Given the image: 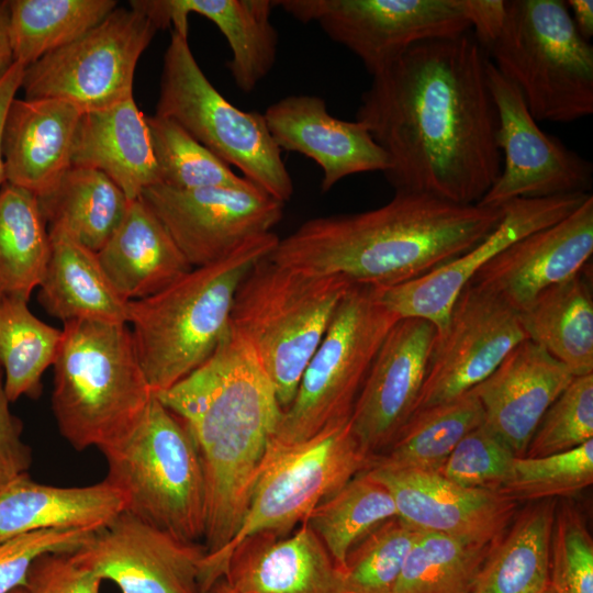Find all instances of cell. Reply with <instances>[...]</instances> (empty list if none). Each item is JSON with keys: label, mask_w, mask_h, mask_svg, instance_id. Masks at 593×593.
<instances>
[{"label": "cell", "mask_w": 593, "mask_h": 593, "mask_svg": "<svg viewBox=\"0 0 593 593\" xmlns=\"http://www.w3.org/2000/svg\"><path fill=\"white\" fill-rule=\"evenodd\" d=\"M485 49L469 31L415 44L371 76L356 121L389 158L395 192L475 204L502 170Z\"/></svg>", "instance_id": "1"}, {"label": "cell", "mask_w": 593, "mask_h": 593, "mask_svg": "<svg viewBox=\"0 0 593 593\" xmlns=\"http://www.w3.org/2000/svg\"><path fill=\"white\" fill-rule=\"evenodd\" d=\"M502 217V206L395 192L372 210L305 221L279 238L268 257L291 269L384 289L418 279L469 251Z\"/></svg>", "instance_id": "2"}, {"label": "cell", "mask_w": 593, "mask_h": 593, "mask_svg": "<svg viewBox=\"0 0 593 593\" xmlns=\"http://www.w3.org/2000/svg\"><path fill=\"white\" fill-rule=\"evenodd\" d=\"M155 395L197 444L208 496L202 545L211 558L242 525L282 410L255 353L232 326L206 361Z\"/></svg>", "instance_id": "3"}, {"label": "cell", "mask_w": 593, "mask_h": 593, "mask_svg": "<svg viewBox=\"0 0 593 593\" xmlns=\"http://www.w3.org/2000/svg\"><path fill=\"white\" fill-rule=\"evenodd\" d=\"M278 242L273 232L250 238L224 258L192 268L159 292L127 302V325L155 394L182 380L214 353L231 327L239 283Z\"/></svg>", "instance_id": "4"}, {"label": "cell", "mask_w": 593, "mask_h": 593, "mask_svg": "<svg viewBox=\"0 0 593 593\" xmlns=\"http://www.w3.org/2000/svg\"><path fill=\"white\" fill-rule=\"evenodd\" d=\"M53 368V414L76 450L121 441L155 396L127 323H63Z\"/></svg>", "instance_id": "5"}, {"label": "cell", "mask_w": 593, "mask_h": 593, "mask_svg": "<svg viewBox=\"0 0 593 593\" xmlns=\"http://www.w3.org/2000/svg\"><path fill=\"white\" fill-rule=\"evenodd\" d=\"M268 256L239 283L231 326L255 353L283 411L353 283L291 269Z\"/></svg>", "instance_id": "6"}, {"label": "cell", "mask_w": 593, "mask_h": 593, "mask_svg": "<svg viewBox=\"0 0 593 593\" xmlns=\"http://www.w3.org/2000/svg\"><path fill=\"white\" fill-rule=\"evenodd\" d=\"M536 122L570 123L593 113V46L563 0H505L502 26L485 48Z\"/></svg>", "instance_id": "7"}, {"label": "cell", "mask_w": 593, "mask_h": 593, "mask_svg": "<svg viewBox=\"0 0 593 593\" xmlns=\"http://www.w3.org/2000/svg\"><path fill=\"white\" fill-rule=\"evenodd\" d=\"M105 480L125 512L190 544H203L208 496L202 460L189 428L156 395L136 427L102 450Z\"/></svg>", "instance_id": "8"}, {"label": "cell", "mask_w": 593, "mask_h": 593, "mask_svg": "<svg viewBox=\"0 0 593 593\" xmlns=\"http://www.w3.org/2000/svg\"><path fill=\"white\" fill-rule=\"evenodd\" d=\"M155 115L169 119L270 197L286 203L294 187L264 114L230 103L210 82L184 37L171 32Z\"/></svg>", "instance_id": "9"}, {"label": "cell", "mask_w": 593, "mask_h": 593, "mask_svg": "<svg viewBox=\"0 0 593 593\" xmlns=\"http://www.w3.org/2000/svg\"><path fill=\"white\" fill-rule=\"evenodd\" d=\"M399 318L382 304L377 288L353 284L310 359L292 403L282 411L275 439L286 445L304 441L348 421L371 365Z\"/></svg>", "instance_id": "10"}, {"label": "cell", "mask_w": 593, "mask_h": 593, "mask_svg": "<svg viewBox=\"0 0 593 593\" xmlns=\"http://www.w3.org/2000/svg\"><path fill=\"white\" fill-rule=\"evenodd\" d=\"M371 459L356 439L350 418L304 441L286 445L273 438L237 534L217 555L205 557L208 589L223 579L238 542L261 532L293 530L322 501L369 469Z\"/></svg>", "instance_id": "11"}, {"label": "cell", "mask_w": 593, "mask_h": 593, "mask_svg": "<svg viewBox=\"0 0 593 593\" xmlns=\"http://www.w3.org/2000/svg\"><path fill=\"white\" fill-rule=\"evenodd\" d=\"M158 31L134 8H115L86 34L24 69L25 99H60L83 112L133 97L137 61Z\"/></svg>", "instance_id": "12"}, {"label": "cell", "mask_w": 593, "mask_h": 593, "mask_svg": "<svg viewBox=\"0 0 593 593\" xmlns=\"http://www.w3.org/2000/svg\"><path fill=\"white\" fill-rule=\"evenodd\" d=\"M295 20L315 22L373 76L421 42L471 31L467 0H279Z\"/></svg>", "instance_id": "13"}, {"label": "cell", "mask_w": 593, "mask_h": 593, "mask_svg": "<svg viewBox=\"0 0 593 593\" xmlns=\"http://www.w3.org/2000/svg\"><path fill=\"white\" fill-rule=\"evenodd\" d=\"M141 199L192 268L213 264L250 238L272 232L284 206L253 182L194 190L157 183Z\"/></svg>", "instance_id": "14"}, {"label": "cell", "mask_w": 593, "mask_h": 593, "mask_svg": "<svg viewBox=\"0 0 593 593\" xmlns=\"http://www.w3.org/2000/svg\"><path fill=\"white\" fill-rule=\"evenodd\" d=\"M488 83L497 116V146L502 170L478 204L501 206L514 199L590 193L591 161L544 132L529 113L519 91L490 61Z\"/></svg>", "instance_id": "15"}, {"label": "cell", "mask_w": 593, "mask_h": 593, "mask_svg": "<svg viewBox=\"0 0 593 593\" xmlns=\"http://www.w3.org/2000/svg\"><path fill=\"white\" fill-rule=\"evenodd\" d=\"M526 338L517 311L467 284L437 335L415 412L469 392Z\"/></svg>", "instance_id": "16"}, {"label": "cell", "mask_w": 593, "mask_h": 593, "mask_svg": "<svg viewBox=\"0 0 593 593\" xmlns=\"http://www.w3.org/2000/svg\"><path fill=\"white\" fill-rule=\"evenodd\" d=\"M122 593H209L206 551L123 512L70 553Z\"/></svg>", "instance_id": "17"}, {"label": "cell", "mask_w": 593, "mask_h": 593, "mask_svg": "<svg viewBox=\"0 0 593 593\" xmlns=\"http://www.w3.org/2000/svg\"><path fill=\"white\" fill-rule=\"evenodd\" d=\"M437 335L430 321L402 317L385 336L350 415L351 430L371 458L414 414Z\"/></svg>", "instance_id": "18"}, {"label": "cell", "mask_w": 593, "mask_h": 593, "mask_svg": "<svg viewBox=\"0 0 593 593\" xmlns=\"http://www.w3.org/2000/svg\"><path fill=\"white\" fill-rule=\"evenodd\" d=\"M591 193L521 198L501 205L500 224L472 249L406 283L378 289L380 301L402 317H421L445 329L450 310L471 278L491 259L522 237L550 226L578 209Z\"/></svg>", "instance_id": "19"}, {"label": "cell", "mask_w": 593, "mask_h": 593, "mask_svg": "<svg viewBox=\"0 0 593 593\" xmlns=\"http://www.w3.org/2000/svg\"><path fill=\"white\" fill-rule=\"evenodd\" d=\"M593 253L592 194L561 221L514 242L469 281L518 313L546 289L581 272Z\"/></svg>", "instance_id": "20"}, {"label": "cell", "mask_w": 593, "mask_h": 593, "mask_svg": "<svg viewBox=\"0 0 593 593\" xmlns=\"http://www.w3.org/2000/svg\"><path fill=\"white\" fill-rule=\"evenodd\" d=\"M368 470L390 491L398 517L417 529L490 546L500 540L517 513L518 502L504 493L465 488L436 471Z\"/></svg>", "instance_id": "21"}, {"label": "cell", "mask_w": 593, "mask_h": 593, "mask_svg": "<svg viewBox=\"0 0 593 593\" xmlns=\"http://www.w3.org/2000/svg\"><path fill=\"white\" fill-rule=\"evenodd\" d=\"M262 114L281 150L302 154L321 167L322 192L348 176L389 169L385 152L365 125L331 115L320 97L289 96L270 104Z\"/></svg>", "instance_id": "22"}, {"label": "cell", "mask_w": 593, "mask_h": 593, "mask_svg": "<svg viewBox=\"0 0 593 593\" xmlns=\"http://www.w3.org/2000/svg\"><path fill=\"white\" fill-rule=\"evenodd\" d=\"M573 378L563 363L526 338L471 391L482 405L485 427L522 457L542 416Z\"/></svg>", "instance_id": "23"}, {"label": "cell", "mask_w": 593, "mask_h": 593, "mask_svg": "<svg viewBox=\"0 0 593 593\" xmlns=\"http://www.w3.org/2000/svg\"><path fill=\"white\" fill-rule=\"evenodd\" d=\"M222 581L234 593H340V569L305 522L243 539Z\"/></svg>", "instance_id": "24"}, {"label": "cell", "mask_w": 593, "mask_h": 593, "mask_svg": "<svg viewBox=\"0 0 593 593\" xmlns=\"http://www.w3.org/2000/svg\"><path fill=\"white\" fill-rule=\"evenodd\" d=\"M158 30L188 37L189 14L211 21L223 34L232 52L227 68L236 87L253 92L271 71L279 36L271 22L272 0H132Z\"/></svg>", "instance_id": "25"}, {"label": "cell", "mask_w": 593, "mask_h": 593, "mask_svg": "<svg viewBox=\"0 0 593 593\" xmlns=\"http://www.w3.org/2000/svg\"><path fill=\"white\" fill-rule=\"evenodd\" d=\"M81 114L60 99H14L2 132L5 182L45 193L71 167Z\"/></svg>", "instance_id": "26"}, {"label": "cell", "mask_w": 593, "mask_h": 593, "mask_svg": "<svg viewBox=\"0 0 593 593\" xmlns=\"http://www.w3.org/2000/svg\"><path fill=\"white\" fill-rule=\"evenodd\" d=\"M124 511V495L105 479L86 486H55L22 474L0 485V544L49 529L96 533Z\"/></svg>", "instance_id": "27"}, {"label": "cell", "mask_w": 593, "mask_h": 593, "mask_svg": "<svg viewBox=\"0 0 593 593\" xmlns=\"http://www.w3.org/2000/svg\"><path fill=\"white\" fill-rule=\"evenodd\" d=\"M71 166L103 172L130 201L159 183L146 115L133 97L81 114Z\"/></svg>", "instance_id": "28"}, {"label": "cell", "mask_w": 593, "mask_h": 593, "mask_svg": "<svg viewBox=\"0 0 593 593\" xmlns=\"http://www.w3.org/2000/svg\"><path fill=\"white\" fill-rule=\"evenodd\" d=\"M97 256L127 302L159 292L192 269L141 198L130 201L124 217Z\"/></svg>", "instance_id": "29"}, {"label": "cell", "mask_w": 593, "mask_h": 593, "mask_svg": "<svg viewBox=\"0 0 593 593\" xmlns=\"http://www.w3.org/2000/svg\"><path fill=\"white\" fill-rule=\"evenodd\" d=\"M51 251L37 300L63 323H127V301L116 292L98 259L65 232L49 228Z\"/></svg>", "instance_id": "30"}, {"label": "cell", "mask_w": 593, "mask_h": 593, "mask_svg": "<svg viewBox=\"0 0 593 593\" xmlns=\"http://www.w3.org/2000/svg\"><path fill=\"white\" fill-rule=\"evenodd\" d=\"M557 499L534 502L493 545L470 593H539L549 586L550 540Z\"/></svg>", "instance_id": "31"}, {"label": "cell", "mask_w": 593, "mask_h": 593, "mask_svg": "<svg viewBox=\"0 0 593 593\" xmlns=\"http://www.w3.org/2000/svg\"><path fill=\"white\" fill-rule=\"evenodd\" d=\"M519 316L527 338L574 377L593 373V295L581 272L542 291Z\"/></svg>", "instance_id": "32"}, {"label": "cell", "mask_w": 593, "mask_h": 593, "mask_svg": "<svg viewBox=\"0 0 593 593\" xmlns=\"http://www.w3.org/2000/svg\"><path fill=\"white\" fill-rule=\"evenodd\" d=\"M47 227L98 253L121 223L130 200L103 172L71 166L37 197Z\"/></svg>", "instance_id": "33"}, {"label": "cell", "mask_w": 593, "mask_h": 593, "mask_svg": "<svg viewBox=\"0 0 593 593\" xmlns=\"http://www.w3.org/2000/svg\"><path fill=\"white\" fill-rule=\"evenodd\" d=\"M483 423L482 405L470 390L415 412L390 446L371 459L370 467L437 471L458 443Z\"/></svg>", "instance_id": "34"}, {"label": "cell", "mask_w": 593, "mask_h": 593, "mask_svg": "<svg viewBox=\"0 0 593 593\" xmlns=\"http://www.w3.org/2000/svg\"><path fill=\"white\" fill-rule=\"evenodd\" d=\"M51 251L37 197L4 182L0 189V293L29 301L38 288Z\"/></svg>", "instance_id": "35"}, {"label": "cell", "mask_w": 593, "mask_h": 593, "mask_svg": "<svg viewBox=\"0 0 593 593\" xmlns=\"http://www.w3.org/2000/svg\"><path fill=\"white\" fill-rule=\"evenodd\" d=\"M9 37L14 63L25 68L102 22L114 0H10Z\"/></svg>", "instance_id": "36"}, {"label": "cell", "mask_w": 593, "mask_h": 593, "mask_svg": "<svg viewBox=\"0 0 593 593\" xmlns=\"http://www.w3.org/2000/svg\"><path fill=\"white\" fill-rule=\"evenodd\" d=\"M394 517L398 511L390 491L367 469L322 501L304 522L343 570L350 549Z\"/></svg>", "instance_id": "37"}, {"label": "cell", "mask_w": 593, "mask_h": 593, "mask_svg": "<svg viewBox=\"0 0 593 593\" xmlns=\"http://www.w3.org/2000/svg\"><path fill=\"white\" fill-rule=\"evenodd\" d=\"M60 340L61 329L37 318L27 301L0 298V367L11 403L41 395L43 374L53 367Z\"/></svg>", "instance_id": "38"}, {"label": "cell", "mask_w": 593, "mask_h": 593, "mask_svg": "<svg viewBox=\"0 0 593 593\" xmlns=\"http://www.w3.org/2000/svg\"><path fill=\"white\" fill-rule=\"evenodd\" d=\"M492 547L422 530L392 593H470Z\"/></svg>", "instance_id": "39"}, {"label": "cell", "mask_w": 593, "mask_h": 593, "mask_svg": "<svg viewBox=\"0 0 593 593\" xmlns=\"http://www.w3.org/2000/svg\"><path fill=\"white\" fill-rule=\"evenodd\" d=\"M159 183L177 190L239 188L251 181L169 119L146 116Z\"/></svg>", "instance_id": "40"}, {"label": "cell", "mask_w": 593, "mask_h": 593, "mask_svg": "<svg viewBox=\"0 0 593 593\" xmlns=\"http://www.w3.org/2000/svg\"><path fill=\"white\" fill-rule=\"evenodd\" d=\"M421 533L394 517L367 534L347 555L340 570V593H392Z\"/></svg>", "instance_id": "41"}, {"label": "cell", "mask_w": 593, "mask_h": 593, "mask_svg": "<svg viewBox=\"0 0 593 593\" xmlns=\"http://www.w3.org/2000/svg\"><path fill=\"white\" fill-rule=\"evenodd\" d=\"M593 482V439L568 451L515 457L500 492L516 502L568 497Z\"/></svg>", "instance_id": "42"}, {"label": "cell", "mask_w": 593, "mask_h": 593, "mask_svg": "<svg viewBox=\"0 0 593 593\" xmlns=\"http://www.w3.org/2000/svg\"><path fill=\"white\" fill-rule=\"evenodd\" d=\"M593 439V373L574 377L550 405L524 456L542 457Z\"/></svg>", "instance_id": "43"}, {"label": "cell", "mask_w": 593, "mask_h": 593, "mask_svg": "<svg viewBox=\"0 0 593 593\" xmlns=\"http://www.w3.org/2000/svg\"><path fill=\"white\" fill-rule=\"evenodd\" d=\"M549 584L555 593H593V539L586 521L558 501L550 540Z\"/></svg>", "instance_id": "44"}, {"label": "cell", "mask_w": 593, "mask_h": 593, "mask_svg": "<svg viewBox=\"0 0 593 593\" xmlns=\"http://www.w3.org/2000/svg\"><path fill=\"white\" fill-rule=\"evenodd\" d=\"M515 457L482 424L458 443L436 472L465 488L499 491L510 474Z\"/></svg>", "instance_id": "45"}, {"label": "cell", "mask_w": 593, "mask_h": 593, "mask_svg": "<svg viewBox=\"0 0 593 593\" xmlns=\"http://www.w3.org/2000/svg\"><path fill=\"white\" fill-rule=\"evenodd\" d=\"M93 534L78 529H49L0 544V593L24 586L30 567L36 558L46 553H71Z\"/></svg>", "instance_id": "46"}, {"label": "cell", "mask_w": 593, "mask_h": 593, "mask_svg": "<svg viewBox=\"0 0 593 593\" xmlns=\"http://www.w3.org/2000/svg\"><path fill=\"white\" fill-rule=\"evenodd\" d=\"M102 580L77 563L70 553H46L27 572V593H100Z\"/></svg>", "instance_id": "47"}, {"label": "cell", "mask_w": 593, "mask_h": 593, "mask_svg": "<svg viewBox=\"0 0 593 593\" xmlns=\"http://www.w3.org/2000/svg\"><path fill=\"white\" fill-rule=\"evenodd\" d=\"M10 404L0 367V485L29 473L32 466L31 448L22 438V423L11 412Z\"/></svg>", "instance_id": "48"}, {"label": "cell", "mask_w": 593, "mask_h": 593, "mask_svg": "<svg viewBox=\"0 0 593 593\" xmlns=\"http://www.w3.org/2000/svg\"><path fill=\"white\" fill-rule=\"evenodd\" d=\"M471 32L485 49L497 35L505 14V0H467Z\"/></svg>", "instance_id": "49"}, {"label": "cell", "mask_w": 593, "mask_h": 593, "mask_svg": "<svg viewBox=\"0 0 593 593\" xmlns=\"http://www.w3.org/2000/svg\"><path fill=\"white\" fill-rule=\"evenodd\" d=\"M25 67L14 63L0 78V189L5 182L4 164L2 155V132L8 110L21 89Z\"/></svg>", "instance_id": "50"}, {"label": "cell", "mask_w": 593, "mask_h": 593, "mask_svg": "<svg viewBox=\"0 0 593 593\" xmlns=\"http://www.w3.org/2000/svg\"><path fill=\"white\" fill-rule=\"evenodd\" d=\"M571 19L579 34L586 41L593 36V1H566Z\"/></svg>", "instance_id": "51"}, {"label": "cell", "mask_w": 593, "mask_h": 593, "mask_svg": "<svg viewBox=\"0 0 593 593\" xmlns=\"http://www.w3.org/2000/svg\"><path fill=\"white\" fill-rule=\"evenodd\" d=\"M14 64L9 37L8 2L0 1V78Z\"/></svg>", "instance_id": "52"}, {"label": "cell", "mask_w": 593, "mask_h": 593, "mask_svg": "<svg viewBox=\"0 0 593 593\" xmlns=\"http://www.w3.org/2000/svg\"><path fill=\"white\" fill-rule=\"evenodd\" d=\"M216 588L219 589L220 593H234L232 592L225 584L223 581H220L217 584H216Z\"/></svg>", "instance_id": "53"}, {"label": "cell", "mask_w": 593, "mask_h": 593, "mask_svg": "<svg viewBox=\"0 0 593 593\" xmlns=\"http://www.w3.org/2000/svg\"><path fill=\"white\" fill-rule=\"evenodd\" d=\"M9 593H27L24 586H19Z\"/></svg>", "instance_id": "54"}, {"label": "cell", "mask_w": 593, "mask_h": 593, "mask_svg": "<svg viewBox=\"0 0 593 593\" xmlns=\"http://www.w3.org/2000/svg\"><path fill=\"white\" fill-rule=\"evenodd\" d=\"M539 593H555L553 590L551 589L550 584L547 589H545L544 591L539 592Z\"/></svg>", "instance_id": "55"}, {"label": "cell", "mask_w": 593, "mask_h": 593, "mask_svg": "<svg viewBox=\"0 0 593 593\" xmlns=\"http://www.w3.org/2000/svg\"><path fill=\"white\" fill-rule=\"evenodd\" d=\"M209 593H220V591H219V589H217L216 585H215V588H214L211 592H209Z\"/></svg>", "instance_id": "56"}, {"label": "cell", "mask_w": 593, "mask_h": 593, "mask_svg": "<svg viewBox=\"0 0 593 593\" xmlns=\"http://www.w3.org/2000/svg\"><path fill=\"white\" fill-rule=\"evenodd\" d=\"M2 296V294L0 293V298Z\"/></svg>", "instance_id": "57"}]
</instances>
